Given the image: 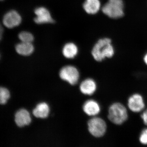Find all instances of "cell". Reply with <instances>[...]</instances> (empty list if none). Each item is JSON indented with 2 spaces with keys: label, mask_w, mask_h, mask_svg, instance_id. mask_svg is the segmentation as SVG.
<instances>
[{
  "label": "cell",
  "mask_w": 147,
  "mask_h": 147,
  "mask_svg": "<svg viewBox=\"0 0 147 147\" xmlns=\"http://www.w3.org/2000/svg\"><path fill=\"white\" fill-rule=\"evenodd\" d=\"M92 54L97 61H101L105 58H112L115 54V49L111 40L108 38L99 39L94 46Z\"/></svg>",
  "instance_id": "cell-1"
},
{
  "label": "cell",
  "mask_w": 147,
  "mask_h": 147,
  "mask_svg": "<svg viewBox=\"0 0 147 147\" xmlns=\"http://www.w3.org/2000/svg\"><path fill=\"white\" fill-rule=\"evenodd\" d=\"M108 118L109 120L115 124H122L128 118L127 110L119 102L113 103L109 108Z\"/></svg>",
  "instance_id": "cell-2"
},
{
  "label": "cell",
  "mask_w": 147,
  "mask_h": 147,
  "mask_svg": "<svg viewBox=\"0 0 147 147\" xmlns=\"http://www.w3.org/2000/svg\"><path fill=\"white\" fill-rule=\"evenodd\" d=\"M124 3L123 0H108L103 6L102 12L113 19L121 18L124 16Z\"/></svg>",
  "instance_id": "cell-3"
},
{
  "label": "cell",
  "mask_w": 147,
  "mask_h": 147,
  "mask_svg": "<svg viewBox=\"0 0 147 147\" xmlns=\"http://www.w3.org/2000/svg\"><path fill=\"white\" fill-rule=\"evenodd\" d=\"M88 130L91 134L96 137H102L105 134L107 125L105 121L99 117H94L88 122Z\"/></svg>",
  "instance_id": "cell-4"
},
{
  "label": "cell",
  "mask_w": 147,
  "mask_h": 147,
  "mask_svg": "<svg viewBox=\"0 0 147 147\" xmlns=\"http://www.w3.org/2000/svg\"><path fill=\"white\" fill-rule=\"evenodd\" d=\"M59 75L61 79L71 85L77 84L79 77V72L77 69L71 65L63 67L60 71Z\"/></svg>",
  "instance_id": "cell-5"
},
{
  "label": "cell",
  "mask_w": 147,
  "mask_h": 147,
  "mask_svg": "<svg viewBox=\"0 0 147 147\" xmlns=\"http://www.w3.org/2000/svg\"><path fill=\"white\" fill-rule=\"evenodd\" d=\"M22 18L17 11L11 10L7 12L3 18V23L5 27L12 28L18 26L21 24Z\"/></svg>",
  "instance_id": "cell-6"
},
{
  "label": "cell",
  "mask_w": 147,
  "mask_h": 147,
  "mask_svg": "<svg viewBox=\"0 0 147 147\" xmlns=\"http://www.w3.org/2000/svg\"><path fill=\"white\" fill-rule=\"evenodd\" d=\"M34 13L36 16L34 18V21L37 24H48L54 22L50 11L45 7H38L35 10Z\"/></svg>",
  "instance_id": "cell-7"
},
{
  "label": "cell",
  "mask_w": 147,
  "mask_h": 147,
  "mask_svg": "<svg viewBox=\"0 0 147 147\" xmlns=\"http://www.w3.org/2000/svg\"><path fill=\"white\" fill-rule=\"evenodd\" d=\"M127 104L129 110L134 113L141 112L145 106L143 97L139 94H135L131 96L129 98Z\"/></svg>",
  "instance_id": "cell-8"
},
{
  "label": "cell",
  "mask_w": 147,
  "mask_h": 147,
  "mask_svg": "<svg viewBox=\"0 0 147 147\" xmlns=\"http://www.w3.org/2000/svg\"><path fill=\"white\" fill-rule=\"evenodd\" d=\"M31 121L30 115L26 109H20L15 114V122L18 127H23L29 125Z\"/></svg>",
  "instance_id": "cell-9"
},
{
  "label": "cell",
  "mask_w": 147,
  "mask_h": 147,
  "mask_svg": "<svg viewBox=\"0 0 147 147\" xmlns=\"http://www.w3.org/2000/svg\"><path fill=\"white\" fill-rule=\"evenodd\" d=\"M83 110L88 115L94 116L100 113V106L97 102L94 100H90L84 103Z\"/></svg>",
  "instance_id": "cell-10"
},
{
  "label": "cell",
  "mask_w": 147,
  "mask_h": 147,
  "mask_svg": "<svg viewBox=\"0 0 147 147\" xmlns=\"http://www.w3.org/2000/svg\"><path fill=\"white\" fill-rule=\"evenodd\" d=\"M80 90L84 94L90 95L94 93L96 85L93 79H88L82 82L80 86Z\"/></svg>",
  "instance_id": "cell-11"
},
{
  "label": "cell",
  "mask_w": 147,
  "mask_h": 147,
  "mask_svg": "<svg viewBox=\"0 0 147 147\" xmlns=\"http://www.w3.org/2000/svg\"><path fill=\"white\" fill-rule=\"evenodd\" d=\"M101 4L99 0H86L83 5V7L86 13L90 14H95L100 8Z\"/></svg>",
  "instance_id": "cell-12"
},
{
  "label": "cell",
  "mask_w": 147,
  "mask_h": 147,
  "mask_svg": "<svg viewBox=\"0 0 147 147\" xmlns=\"http://www.w3.org/2000/svg\"><path fill=\"white\" fill-rule=\"evenodd\" d=\"M50 113V108L46 102H41L36 105L33 111L35 117L38 118H46Z\"/></svg>",
  "instance_id": "cell-13"
},
{
  "label": "cell",
  "mask_w": 147,
  "mask_h": 147,
  "mask_svg": "<svg viewBox=\"0 0 147 147\" xmlns=\"http://www.w3.org/2000/svg\"><path fill=\"white\" fill-rule=\"evenodd\" d=\"M16 52L22 56H29L34 51V47L32 42H21L16 45Z\"/></svg>",
  "instance_id": "cell-14"
},
{
  "label": "cell",
  "mask_w": 147,
  "mask_h": 147,
  "mask_svg": "<svg viewBox=\"0 0 147 147\" xmlns=\"http://www.w3.org/2000/svg\"><path fill=\"white\" fill-rule=\"evenodd\" d=\"M62 52L65 58L73 59L78 54V47L73 42H68L64 46Z\"/></svg>",
  "instance_id": "cell-15"
},
{
  "label": "cell",
  "mask_w": 147,
  "mask_h": 147,
  "mask_svg": "<svg viewBox=\"0 0 147 147\" xmlns=\"http://www.w3.org/2000/svg\"><path fill=\"white\" fill-rule=\"evenodd\" d=\"M10 94L7 89L0 87V104H5L10 98Z\"/></svg>",
  "instance_id": "cell-16"
},
{
  "label": "cell",
  "mask_w": 147,
  "mask_h": 147,
  "mask_svg": "<svg viewBox=\"0 0 147 147\" xmlns=\"http://www.w3.org/2000/svg\"><path fill=\"white\" fill-rule=\"evenodd\" d=\"M18 38L21 42H32L34 39L33 35L28 32H22L19 33Z\"/></svg>",
  "instance_id": "cell-17"
},
{
  "label": "cell",
  "mask_w": 147,
  "mask_h": 147,
  "mask_svg": "<svg viewBox=\"0 0 147 147\" xmlns=\"http://www.w3.org/2000/svg\"><path fill=\"white\" fill-rule=\"evenodd\" d=\"M139 142L143 145H147V128L143 130L139 137Z\"/></svg>",
  "instance_id": "cell-18"
},
{
  "label": "cell",
  "mask_w": 147,
  "mask_h": 147,
  "mask_svg": "<svg viewBox=\"0 0 147 147\" xmlns=\"http://www.w3.org/2000/svg\"><path fill=\"white\" fill-rule=\"evenodd\" d=\"M141 117L144 123L146 125H147V109L143 113Z\"/></svg>",
  "instance_id": "cell-19"
},
{
  "label": "cell",
  "mask_w": 147,
  "mask_h": 147,
  "mask_svg": "<svg viewBox=\"0 0 147 147\" xmlns=\"http://www.w3.org/2000/svg\"><path fill=\"white\" fill-rule=\"evenodd\" d=\"M3 33V29L2 26L0 24V40L2 38Z\"/></svg>",
  "instance_id": "cell-20"
},
{
  "label": "cell",
  "mask_w": 147,
  "mask_h": 147,
  "mask_svg": "<svg viewBox=\"0 0 147 147\" xmlns=\"http://www.w3.org/2000/svg\"><path fill=\"white\" fill-rule=\"evenodd\" d=\"M144 61L145 63L147 65V53L145 55L144 57Z\"/></svg>",
  "instance_id": "cell-21"
},
{
  "label": "cell",
  "mask_w": 147,
  "mask_h": 147,
  "mask_svg": "<svg viewBox=\"0 0 147 147\" xmlns=\"http://www.w3.org/2000/svg\"><path fill=\"white\" fill-rule=\"evenodd\" d=\"M0 1H2V0H0Z\"/></svg>",
  "instance_id": "cell-22"
}]
</instances>
